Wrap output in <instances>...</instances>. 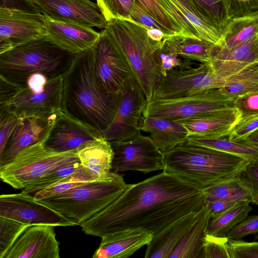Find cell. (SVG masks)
<instances>
[{
  "instance_id": "cell-10",
  "label": "cell",
  "mask_w": 258,
  "mask_h": 258,
  "mask_svg": "<svg viewBox=\"0 0 258 258\" xmlns=\"http://www.w3.org/2000/svg\"><path fill=\"white\" fill-rule=\"evenodd\" d=\"M109 142L113 153V171L147 173L165 168L164 154L149 136L141 133L127 140Z\"/></svg>"
},
{
  "instance_id": "cell-50",
  "label": "cell",
  "mask_w": 258,
  "mask_h": 258,
  "mask_svg": "<svg viewBox=\"0 0 258 258\" xmlns=\"http://www.w3.org/2000/svg\"><path fill=\"white\" fill-rule=\"evenodd\" d=\"M242 175L250 184L254 200L258 198V161L249 163L245 167Z\"/></svg>"
},
{
  "instance_id": "cell-42",
  "label": "cell",
  "mask_w": 258,
  "mask_h": 258,
  "mask_svg": "<svg viewBox=\"0 0 258 258\" xmlns=\"http://www.w3.org/2000/svg\"><path fill=\"white\" fill-rule=\"evenodd\" d=\"M228 241L227 237L208 233L204 245L202 258H231Z\"/></svg>"
},
{
  "instance_id": "cell-53",
  "label": "cell",
  "mask_w": 258,
  "mask_h": 258,
  "mask_svg": "<svg viewBox=\"0 0 258 258\" xmlns=\"http://www.w3.org/2000/svg\"><path fill=\"white\" fill-rule=\"evenodd\" d=\"M245 139L253 144L258 145V130L249 135Z\"/></svg>"
},
{
  "instance_id": "cell-34",
  "label": "cell",
  "mask_w": 258,
  "mask_h": 258,
  "mask_svg": "<svg viewBox=\"0 0 258 258\" xmlns=\"http://www.w3.org/2000/svg\"><path fill=\"white\" fill-rule=\"evenodd\" d=\"M173 4L197 30L201 39L218 45L222 34L204 22L190 0H167Z\"/></svg>"
},
{
  "instance_id": "cell-37",
  "label": "cell",
  "mask_w": 258,
  "mask_h": 258,
  "mask_svg": "<svg viewBox=\"0 0 258 258\" xmlns=\"http://www.w3.org/2000/svg\"><path fill=\"white\" fill-rule=\"evenodd\" d=\"M95 179L82 167L74 173L42 190L33 195L34 199L40 201L53 197L75 187L82 183Z\"/></svg>"
},
{
  "instance_id": "cell-16",
  "label": "cell",
  "mask_w": 258,
  "mask_h": 258,
  "mask_svg": "<svg viewBox=\"0 0 258 258\" xmlns=\"http://www.w3.org/2000/svg\"><path fill=\"white\" fill-rule=\"evenodd\" d=\"M38 12L53 19L105 29L108 22L89 0H32Z\"/></svg>"
},
{
  "instance_id": "cell-48",
  "label": "cell",
  "mask_w": 258,
  "mask_h": 258,
  "mask_svg": "<svg viewBox=\"0 0 258 258\" xmlns=\"http://www.w3.org/2000/svg\"><path fill=\"white\" fill-rule=\"evenodd\" d=\"M258 233V215L247 217L233 227L227 234L229 239L239 240L244 236Z\"/></svg>"
},
{
  "instance_id": "cell-38",
  "label": "cell",
  "mask_w": 258,
  "mask_h": 258,
  "mask_svg": "<svg viewBox=\"0 0 258 258\" xmlns=\"http://www.w3.org/2000/svg\"><path fill=\"white\" fill-rule=\"evenodd\" d=\"M81 167L79 160L64 164L43 175L22 189V191L33 195L37 191L55 184L74 173Z\"/></svg>"
},
{
  "instance_id": "cell-51",
  "label": "cell",
  "mask_w": 258,
  "mask_h": 258,
  "mask_svg": "<svg viewBox=\"0 0 258 258\" xmlns=\"http://www.w3.org/2000/svg\"><path fill=\"white\" fill-rule=\"evenodd\" d=\"M238 202H239L218 200L207 202L205 204L209 207L212 218L223 213Z\"/></svg>"
},
{
  "instance_id": "cell-4",
  "label": "cell",
  "mask_w": 258,
  "mask_h": 258,
  "mask_svg": "<svg viewBox=\"0 0 258 258\" xmlns=\"http://www.w3.org/2000/svg\"><path fill=\"white\" fill-rule=\"evenodd\" d=\"M74 55L45 37L34 39L0 53V78L18 89L25 88L27 79L34 74L49 79L63 76Z\"/></svg>"
},
{
  "instance_id": "cell-28",
  "label": "cell",
  "mask_w": 258,
  "mask_h": 258,
  "mask_svg": "<svg viewBox=\"0 0 258 258\" xmlns=\"http://www.w3.org/2000/svg\"><path fill=\"white\" fill-rule=\"evenodd\" d=\"M167 47L178 56L202 63H210L216 45L202 39L173 35L163 39Z\"/></svg>"
},
{
  "instance_id": "cell-15",
  "label": "cell",
  "mask_w": 258,
  "mask_h": 258,
  "mask_svg": "<svg viewBox=\"0 0 258 258\" xmlns=\"http://www.w3.org/2000/svg\"><path fill=\"white\" fill-rule=\"evenodd\" d=\"M226 79L218 76L210 63L168 72L153 99L181 97L203 90L223 87Z\"/></svg>"
},
{
  "instance_id": "cell-21",
  "label": "cell",
  "mask_w": 258,
  "mask_h": 258,
  "mask_svg": "<svg viewBox=\"0 0 258 258\" xmlns=\"http://www.w3.org/2000/svg\"><path fill=\"white\" fill-rule=\"evenodd\" d=\"M258 62V35L233 47L216 46L211 63L214 72L224 79Z\"/></svg>"
},
{
  "instance_id": "cell-52",
  "label": "cell",
  "mask_w": 258,
  "mask_h": 258,
  "mask_svg": "<svg viewBox=\"0 0 258 258\" xmlns=\"http://www.w3.org/2000/svg\"><path fill=\"white\" fill-rule=\"evenodd\" d=\"M147 29V34L152 40L157 42H161L163 40L165 36L161 30L158 29Z\"/></svg>"
},
{
  "instance_id": "cell-35",
  "label": "cell",
  "mask_w": 258,
  "mask_h": 258,
  "mask_svg": "<svg viewBox=\"0 0 258 258\" xmlns=\"http://www.w3.org/2000/svg\"><path fill=\"white\" fill-rule=\"evenodd\" d=\"M223 92L232 99L243 94L258 91V62L226 79Z\"/></svg>"
},
{
  "instance_id": "cell-7",
  "label": "cell",
  "mask_w": 258,
  "mask_h": 258,
  "mask_svg": "<svg viewBox=\"0 0 258 258\" xmlns=\"http://www.w3.org/2000/svg\"><path fill=\"white\" fill-rule=\"evenodd\" d=\"M45 140L22 150L10 162L1 166V180L14 188L23 189L54 169L79 160L77 150L52 151L44 147Z\"/></svg>"
},
{
  "instance_id": "cell-49",
  "label": "cell",
  "mask_w": 258,
  "mask_h": 258,
  "mask_svg": "<svg viewBox=\"0 0 258 258\" xmlns=\"http://www.w3.org/2000/svg\"><path fill=\"white\" fill-rule=\"evenodd\" d=\"M129 20L142 25L148 29H160L164 33L165 37L169 36L166 30L150 17L138 3L131 15Z\"/></svg>"
},
{
  "instance_id": "cell-24",
  "label": "cell",
  "mask_w": 258,
  "mask_h": 258,
  "mask_svg": "<svg viewBox=\"0 0 258 258\" xmlns=\"http://www.w3.org/2000/svg\"><path fill=\"white\" fill-rule=\"evenodd\" d=\"M77 155L83 168L95 180L111 177L115 173L111 167L112 149L104 136L81 146Z\"/></svg>"
},
{
  "instance_id": "cell-40",
  "label": "cell",
  "mask_w": 258,
  "mask_h": 258,
  "mask_svg": "<svg viewBox=\"0 0 258 258\" xmlns=\"http://www.w3.org/2000/svg\"><path fill=\"white\" fill-rule=\"evenodd\" d=\"M97 4L107 22L110 20H129L137 0H96Z\"/></svg>"
},
{
  "instance_id": "cell-55",
  "label": "cell",
  "mask_w": 258,
  "mask_h": 258,
  "mask_svg": "<svg viewBox=\"0 0 258 258\" xmlns=\"http://www.w3.org/2000/svg\"><path fill=\"white\" fill-rule=\"evenodd\" d=\"M254 238H255V240L258 239V234H256V235L255 236V237H254Z\"/></svg>"
},
{
  "instance_id": "cell-18",
  "label": "cell",
  "mask_w": 258,
  "mask_h": 258,
  "mask_svg": "<svg viewBox=\"0 0 258 258\" xmlns=\"http://www.w3.org/2000/svg\"><path fill=\"white\" fill-rule=\"evenodd\" d=\"M58 114L48 117L25 116L19 118L14 130L0 152V167L10 162L22 150L45 140Z\"/></svg>"
},
{
  "instance_id": "cell-13",
  "label": "cell",
  "mask_w": 258,
  "mask_h": 258,
  "mask_svg": "<svg viewBox=\"0 0 258 258\" xmlns=\"http://www.w3.org/2000/svg\"><path fill=\"white\" fill-rule=\"evenodd\" d=\"M63 76L50 80L41 91H33L26 87L17 89L0 106L7 107L19 118L48 117L57 114L62 111Z\"/></svg>"
},
{
  "instance_id": "cell-47",
  "label": "cell",
  "mask_w": 258,
  "mask_h": 258,
  "mask_svg": "<svg viewBox=\"0 0 258 258\" xmlns=\"http://www.w3.org/2000/svg\"><path fill=\"white\" fill-rule=\"evenodd\" d=\"M258 130V115L240 120L230 132L228 138L234 141L244 140Z\"/></svg>"
},
{
  "instance_id": "cell-14",
  "label": "cell",
  "mask_w": 258,
  "mask_h": 258,
  "mask_svg": "<svg viewBox=\"0 0 258 258\" xmlns=\"http://www.w3.org/2000/svg\"><path fill=\"white\" fill-rule=\"evenodd\" d=\"M43 14L6 7L0 8V53L45 37Z\"/></svg>"
},
{
  "instance_id": "cell-39",
  "label": "cell",
  "mask_w": 258,
  "mask_h": 258,
  "mask_svg": "<svg viewBox=\"0 0 258 258\" xmlns=\"http://www.w3.org/2000/svg\"><path fill=\"white\" fill-rule=\"evenodd\" d=\"M155 57L163 78L170 71L184 70L193 67V61L181 58L171 51L163 40L161 46L155 51Z\"/></svg>"
},
{
  "instance_id": "cell-45",
  "label": "cell",
  "mask_w": 258,
  "mask_h": 258,
  "mask_svg": "<svg viewBox=\"0 0 258 258\" xmlns=\"http://www.w3.org/2000/svg\"><path fill=\"white\" fill-rule=\"evenodd\" d=\"M19 117L4 106H0V152L14 130Z\"/></svg>"
},
{
  "instance_id": "cell-12",
  "label": "cell",
  "mask_w": 258,
  "mask_h": 258,
  "mask_svg": "<svg viewBox=\"0 0 258 258\" xmlns=\"http://www.w3.org/2000/svg\"><path fill=\"white\" fill-rule=\"evenodd\" d=\"M0 216L28 225L73 226L77 224L58 212L34 199L33 195L20 193L0 196Z\"/></svg>"
},
{
  "instance_id": "cell-3",
  "label": "cell",
  "mask_w": 258,
  "mask_h": 258,
  "mask_svg": "<svg viewBox=\"0 0 258 258\" xmlns=\"http://www.w3.org/2000/svg\"><path fill=\"white\" fill-rule=\"evenodd\" d=\"M164 171L176 175L202 189L241 175L250 163L240 157L189 143L186 140L164 154Z\"/></svg>"
},
{
  "instance_id": "cell-25",
  "label": "cell",
  "mask_w": 258,
  "mask_h": 258,
  "mask_svg": "<svg viewBox=\"0 0 258 258\" xmlns=\"http://www.w3.org/2000/svg\"><path fill=\"white\" fill-rule=\"evenodd\" d=\"M199 211L192 212L170 223L153 235L147 245L145 258H169L196 220Z\"/></svg>"
},
{
  "instance_id": "cell-44",
  "label": "cell",
  "mask_w": 258,
  "mask_h": 258,
  "mask_svg": "<svg viewBox=\"0 0 258 258\" xmlns=\"http://www.w3.org/2000/svg\"><path fill=\"white\" fill-rule=\"evenodd\" d=\"M233 103L240 113V120L258 115V91L239 95L233 99Z\"/></svg>"
},
{
  "instance_id": "cell-36",
  "label": "cell",
  "mask_w": 258,
  "mask_h": 258,
  "mask_svg": "<svg viewBox=\"0 0 258 258\" xmlns=\"http://www.w3.org/2000/svg\"><path fill=\"white\" fill-rule=\"evenodd\" d=\"M146 12L167 31L169 36H187L183 28L170 15L165 4L160 0H137Z\"/></svg>"
},
{
  "instance_id": "cell-11",
  "label": "cell",
  "mask_w": 258,
  "mask_h": 258,
  "mask_svg": "<svg viewBox=\"0 0 258 258\" xmlns=\"http://www.w3.org/2000/svg\"><path fill=\"white\" fill-rule=\"evenodd\" d=\"M147 100L135 79L127 83L120 94L118 106L103 133L109 142L132 139L141 133V126Z\"/></svg>"
},
{
  "instance_id": "cell-26",
  "label": "cell",
  "mask_w": 258,
  "mask_h": 258,
  "mask_svg": "<svg viewBox=\"0 0 258 258\" xmlns=\"http://www.w3.org/2000/svg\"><path fill=\"white\" fill-rule=\"evenodd\" d=\"M141 131L148 134L163 154L188 138L187 132L182 125L175 120L160 117L143 116Z\"/></svg>"
},
{
  "instance_id": "cell-33",
  "label": "cell",
  "mask_w": 258,
  "mask_h": 258,
  "mask_svg": "<svg viewBox=\"0 0 258 258\" xmlns=\"http://www.w3.org/2000/svg\"><path fill=\"white\" fill-rule=\"evenodd\" d=\"M200 14L202 20L219 31L225 33L231 20L222 0H190Z\"/></svg>"
},
{
  "instance_id": "cell-1",
  "label": "cell",
  "mask_w": 258,
  "mask_h": 258,
  "mask_svg": "<svg viewBox=\"0 0 258 258\" xmlns=\"http://www.w3.org/2000/svg\"><path fill=\"white\" fill-rule=\"evenodd\" d=\"M205 205L203 189L163 171L128 184L112 203L80 226L86 234L101 238L130 229H142L153 236Z\"/></svg>"
},
{
  "instance_id": "cell-5",
  "label": "cell",
  "mask_w": 258,
  "mask_h": 258,
  "mask_svg": "<svg viewBox=\"0 0 258 258\" xmlns=\"http://www.w3.org/2000/svg\"><path fill=\"white\" fill-rule=\"evenodd\" d=\"M105 29L122 52L147 102L152 99L163 78L155 57L163 41H153L146 28L130 20L111 19Z\"/></svg>"
},
{
  "instance_id": "cell-20",
  "label": "cell",
  "mask_w": 258,
  "mask_h": 258,
  "mask_svg": "<svg viewBox=\"0 0 258 258\" xmlns=\"http://www.w3.org/2000/svg\"><path fill=\"white\" fill-rule=\"evenodd\" d=\"M45 37L62 49L76 54L92 48L100 32L92 27L51 19L44 15Z\"/></svg>"
},
{
  "instance_id": "cell-2",
  "label": "cell",
  "mask_w": 258,
  "mask_h": 258,
  "mask_svg": "<svg viewBox=\"0 0 258 258\" xmlns=\"http://www.w3.org/2000/svg\"><path fill=\"white\" fill-rule=\"evenodd\" d=\"M120 94L106 93L100 87L92 47L75 54L63 76L62 111L103 136L115 114Z\"/></svg>"
},
{
  "instance_id": "cell-9",
  "label": "cell",
  "mask_w": 258,
  "mask_h": 258,
  "mask_svg": "<svg viewBox=\"0 0 258 258\" xmlns=\"http://www.w3.org/2000/svg\"><path fill=\"white\" fill-rule=\"evenodd\" d=\"M93 50L95 73L100 87L106 93L120 94L125 85L135 79L122 52L105 29L100 32Z\"/></svg>"
},
{
  "instance_id": "cell-6",
  "label": "cell",
  "mask_w": 258,
  "mask_h": 258,
  "mask_svg": "<svg viewBox=\"0 0 258 258\" xmlns=\"http://www.w3.org/2000/svg\"><path fill=\"white\" fill-rule=\"evenodd\" d=\"M128 185L123 177L115 172L111 177L84 182L38 201L80 225L109 205Z\"/></svg>"
},
{
  "instance_id": "cell-46",
  "label": "cell",
  "mask_w": 258,
  "mask_h": 258,
  "mask_svg": "<svg viewBox=\"0 0 258 258\" xmlns=\"http://www.w3.org/2000/svg\"><path fill=\"white\" fill-rule=\"evenodd\" d=\"M231 258H258V242L229 239Z\"/></svg>"
},
{
  "instance_id": "cell-19",
  "label": "cell",
  "mask_w": 258,
  "mask_h": 258,
  "mask_svg": "<svg viewBox=\"0 0 258 258\" xmlns=\"http://www.w3.org/2000/svg\"><path fill=\"white\" fill-rule=\"evenodd\" d=\"M103 136L82 122L60 112L44 142L52 151L61 153L77 150L82 145Z\"/></svg>"
},
{
  "instance_id": "cell-54",
  "label": "cell",
  "mask_w": 258,
  "mask_h": 258,
  "mask_svg": "<svg viewBox=\"0 0 258 258\" xmlns=\"http://www.w3.org/2000/svg\"><path fill=\"white\" fill-rule=\"evenodd\" d=\"M253 203L258 206V198H257L254 200Z\"/></svg>"
},
{
  "instance_id": "cell-22",
  "label": "cell",
  "mask_w": 258,
  "mask_h": 258,
  "mask_svg": "<svg viewBox=\"0 0 258 258\" xmlns=\"http://www.w3.org/2000/svg\"><path fill=\"white\" fill-rule=\"evenodd\" d=\"M240 119V113L234 108L175 121L185 128L188 137L218 138L227 137Z\"/></svg>"
},
{
  "instance_id": "cell-41",
  "label": "cell",
  "mask_w": 258,
  "mask_h": 258,
  "mask_svg": "<svg viewBox=\"0 0 258 258\" xmlns=\"http://www.w3.org/2000/svg\"><path fill=\"white\" fill-rule=\"evenodd\" d=\"M29 225L0 216V258Z\"/></svg>"
},
{
  "instance_id": "cell-27",
  "label": "cell",
  "mask_w": 258,
  "mask_h": 258,
  "mask_svg": "<svg viewBox=\"0 0 258 258\" xmlns=\"http://www.w3.org/2000/svg\"><path fill=\"white\" fill-rule=\"evenodd\" d=\"M211 219L207 205L199 210L198 217L169 258H202L205 238Z\"/></svg>"
},
{
  "instance_id": "cell-31",
  "label": "cell",
  "mask_w": 258,
  "mask_h": 258,
  "mask_svg": "<svg viewBox=\"0 0 258 258\" xmlns=\"http://www.w3.org/2000/svg\"><path fill=\"white\" fill-rule=\"evenodd\" d=\"M258 35V12L232 19L220 47L230 48Z\"/></svg>"
},
{
  "instance_id": "cell-43",
  "label": "cell",
  "mask_w": 258,
  "mask_h": 258,
  "mask_svg": "<svg viewBox=\"0 0 258 258\" xmlns=\"http://www.w3.org/2000/svg\"><path fill=\"white\" fill-rule=\"evenodd\" d=\"M222 1L227 16L231 21L258 12V0Z\"/></svg>"
},
{
  "instance_id": "cell-32",
  "label": "cell",
  "mask_w": 258,
  "mask_h": 258,
  "mask_svg": "<svg viewBox=\"0 0 258 258\" xmlns=\"http://www.w3.org/2000/svg\"><path fill=\"white\" fill-rule=\"evenodd\" d=\"M250 203L247 201L239 202L218 216L211 218L208 234L226 237L233 227L248 217L252 209Z\"/></svg>"
},
{
  "instance_id": "cell-17",
  "label": "cell",
  "mask_w": 258,
  "mask_h": 258,
  "mask_svg": "<svg viewBox=\"0 0 258 258\" xmlns=\"http://www.w3.org/2000/svg\"><path fill=\"white\" fill-rule=\"evenodd\" d=\"M54 227L48 225L29 226L3 258H59V243Z\"/></svg>"
},
{
  "instance_id": "cell-23",
  "label": "cell",
  "mask_w": 258,
  "mask_h": 258,
  "mask_svg": "<svg viewBox=\"0 0 258 258\" xmlns=\"http://www.w3.org/2000/svg\"><path fill=\"white\" fill-rule=\"evenodd\" d=\"M153 235L142 229L125 230L101 237L93 258H127L148 245Z\"/></svg>"
},
{
  "instance_id": "cell-56",
  "label": "cell",
  "mask_w": 258,
  "mask_h": 258,
  "mask_svg": "<svg viewBox=\"0 0 258 258\" xmlns=\"http://www.w3.org/2000/svg\"><path fill=\"white\" fill-rule=\"evenodd\" d=\"M24 1H26L27 2H29L31 3L32 0H24Z\"/></svg>"
},
{
  "instance_id": "cell-30",
  "label": "cell",
  "mask_w": 258,
  "mask_h": 258,
  "mask_svg": "<svg viewBox=\"0 0 258 258\" xmlns=\"http://www.w3.org/2000/svg\"><path fill=\"white\" fill-rule=\"evenodd\" d=\"M189 143L203 146L240 157L249 162L258 161V145L246 139L234 141L228 137L201 138L189 137Z\"/></svg>"
},
{
  "instance_id": "cell-8",
  "label": "cell",
  "mask_w": 258,
  "mask_h": 258,
  "mask_svg": "<svg viewBox=\"0 0 258 258\" xmlns=\"http://www.w3.org/2000/svg\"><path fill=\"white\" fill-rule=\"evenodd\" d=\"M233 99L221 88L203 90L181 97L152 99L147 102L143 116L176 120L235 108Z\"/></svg>"
},
{
  "instance_id": "cell-29",
  "label": "cell",
  "mask_w": 258,
  "mask_h": 258,
  "mask_svg": "<svg viewBox=\"0 0 258 258\" xmlns=\"http://www.w3.org/2000/svg\"><path fill=\"white\" fill-rule=\"evenodd\" d=\"M205 204L224 200L253 203V196L250 184L242 174L203 189Z\"/></svg>"
}]
</instances>
